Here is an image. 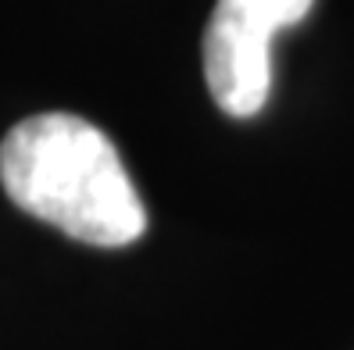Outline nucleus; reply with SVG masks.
Wrapping results in <instances>:
<instances>
[{
    "mask_svg": "<svg viewBox=\"0 0 354 350\" xmlns=\"http://www.w3.org/2000/svg\"><path fill=\"white\" fill-rule=\"evenodd\" d=\"M0 182L32 218L90 246L143 236L147 211L115 143L79 115H32L0 143Z\"/></svg>",
    "mask_w": 354,
    "mask_h": 350,
    "instance_id": "1",
    "label": "nucleus"
},
{
    "mask_svg": "<svg viewBox=\"0 0 354 350\" xmlns=\"http://www.w3.org/2000/svg\"><path fill=\"white\" fill-rule=\"evenodd\" d=\"M311 4L315 0H215L204 32V79L225 115L251 118L265 108L272 86V36L297 26Z\"/></svg>",
    "mask_w": 354,
    "mask_h": 350,
    "instance_id": "2",
    "label": "nucleus"
}]
</instances>
